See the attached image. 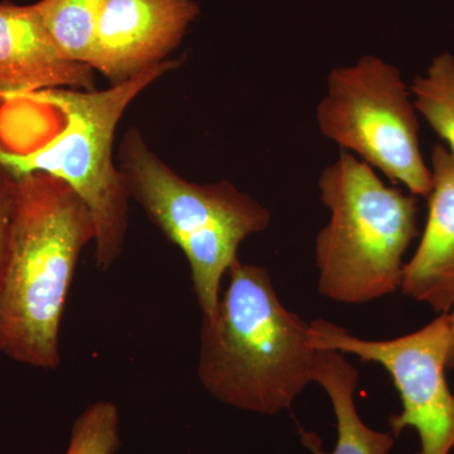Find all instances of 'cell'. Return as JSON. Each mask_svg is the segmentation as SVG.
I'll use <instances>...</instances> for the list:
<instances>
[{
	"label": "cell",
	"instance_id": "6",
	"mask_svg": "<svg viewBox=\"0 0 454 454\" xmlns=\"http://www.w3.org/2000/svg\"><path fill=\"white\" fill-rule=\"evenodd\" d=\"M316 118L321 133L340 151L402 184L411 195L428 197L432 172L420 148L418 112L395 66L364 56L333 68Z\"/></svg>",
	"mask_w": 454,
	"mask_h": 454
},
{
	"label": "cell",
	"instance_id": "1",
	"mask_svg": "<svg viewBox=\"0 0 454 454\" xmlns=\"http://www.w3.org/2000/svg\"><path fill=\"white\" fill-rule=\"evenodd\" d=\"M13 176L0 352L22 365L56 370L66 301L80 256L95 241L94 220L61 179L44 173Z\"/></svg>",
	"mask_w": 454,
	"mask_h": 454
},
{
	"label": "cell",
	"instance_id": "5",
	"mask_svg": "<svg viewBox=\"0 0 454 454\" xmlns=\"http://www.w3.org/2000/svg\"><path fill=\"white\" fill-rule=\"evenodd\" d=\"M318 186L331 214L316 240L319 293L363 304L396 292L403 258L418 236L417 197L387 186L369 164L343 151L322 170Z\"/></svg>",
	"mask_w": 454,
	"mask_h": 454
},
{
	"label": "cell",
	"instance_id": "8",
	"mask_svg": "<svg viewBox=\"0 0 454 454\" xmlns=\"http://www.w3.org/2000/svg\"><path fill=\"white\" fill-rule=\"evenodd\" d=\"M200 14L196 0H107L89 66L118 85L170 59Z\"/></svg>",
	"mask_w": 454,
	"mask_h": 454
},
{
	"label": "cell",
	"instance_id": "16",
	"mask_svg": "<svg viewBox=\"0 0 454 454\" xmlns=\"http://www.w3.org/2000/svg\"><path fill=\"white\" fill-rule=\"evenodd\" d=\"M450 317V351H448V367H454V312Z\"/></svg>",
	"mask_w": 454,
	"mask_h": 454
},
{
	"label": "cell",
	"instance_id": "2",
	"mask_svg": "<svg viewBox=\"0 0 454 454\" xmlns=\"http://www.w3.org/2000/svg\"><path fill=\"white\" fill-rule=\"evenodd\" d=\"M212 319L202 318V387L239 411L277 415L313 381L309 325L286 309L267 269L235 260Z\"/></svg>",
	"mask_w": 454,
	"mask_h": 454
},
{
	"label": "cell",
	"instance_id": "11",
	"mask_svg": "<svg viewBox=\"0 0 454 454\" xmlns=\"http://www.w3.org/2000/svg\"><path fill=\"white\" fill-rule=\"evenodd\" d=\"M313 381L330 396L337 422V443L333 452L322 448L315 432L300 428L301 441L312 454H389L395 443L391 432L372 429L361 420L355 404L358 372L343 357L342 352L316 348Z\"/></svg>",
	"mask_w": 454,
	"mask_h": 454
},
{
	"label": "cell",
	"instance_id": "3",
	"mask_svg": "<svg viewBox=\"0 0 454 454\" xmlns=\"http://www.w3.org/2000/svg\"><path fill=\"white\" fill-rule=\"evenodd\" d=\"M181 65L182 59H168L106 90L53 89L22 97L59 110L65 124L35 151L9 152L5 169L52 176L82 199L94 220L95 262L101 270L121 258L129 229L130 197L114 158L116 128L145 89Z\"/></svg>",
	"mask_w": 454,
	"mask_h": 454
},
{
	"label": "cell",
	"instance_id": "15",
	"mask_svg": "<svg viewBox=\"0 0 454 454\" xmlns=\"http://www.w3.org/2000/svg\"><path fill=\"white\" fill-rule=\"evenodd\" d=\"M13 177V173L0 167V298L4 288L9 262Z\"/></svg>",
	"mask_w": 454,
	"mask_h": 454
},
{
	"label": "cell",
	"instance_id": "12",
	"mask_svg": "<svg viewBox=\"0 0 454 454\" xmlns=\"http://www.w3.org/2000/svg\"><path fill=\"white\" fill-rule=\"evenodd\" d=\"M107 0H38L35 3L42 22L59 52L88 65L98 20Z\"/></svg>",
	"mask_w": 454,
	"mask_h": 454
},
{
	"label": "cell",
	"instance_id": "4",
	"mask_svg": "<svg viewBox=\"0 0 454 454\" xmlns=\"http://www.w3.org/2000/svg\"><path fill=\"white\" fill-rule=\"evenodd\" d=\"M116 162L130 200L186 256L202 318H214L239 247L268 229L270 211L231 182L200 184L182 177L138 128L125 131Z\"/></svg>",
	"mask_w": 454,
	"mask_h": 454
},
{
	"label": "cell",
	"instance_id": "17",
	"mask_svg": "<svg viewBox=\"0 0 454 454\" xmlns=\"http://www.w3.org/2000/svg\"><path fill=\"white\" fill-rule=\"evenodd\" d=\"M8 157L9 152L0 146V167H3V168H5V166H7Z\"/></svg>",
	"mask_w": 454,
	"mask_h": 454
},
{
	"label": "cell",
	"instance_id": "7",
	"mask_svg": "<svg viewBox=\"0 0 454 454\" xmlns=\"http://www.w3.org/2000/svg\"><path fill=\"white\" fill-rule=\"evenodd\" d=\"M310 346L352 354L384 367L395 385L402 411L389 418L390 432L417 430V454H450L454 450V394L448 387L450 317L441 315L422 330L394 340L352 336L325 319L309 324Z\"/></svg>",
	"mask_w": 454,
	"mask_h": 454
},
{
	"label": "cell",
	"instance_id": "9",
	"mask_svg": "<svg viewBox=\"0 0 454 454\" xmlns=\"http://www.w3.org/2000/svg\"><path fill=\"white\" fill-rule=\"evenodd\" d=\"M53 89L95 90V71L66 59L35 4L0 3V97Z\"/></svg>",
	"mask_w": 454,
	"mask_h": 454
},
{
	"label": "cell",
	"instance_id": "13",
	"mask_svg": "<svg viewBox=\"0 0 454 454\" xmlns=\"http://www.w3.org/2000/svg\"><path fill=\"white\" fill-rule=\"evenodd\" d=\"M417 112L428 122L454 158V57L443 52L432 59L411 86Z\"/></svg>",
	"mask_w": 454,
	"mask_h": 454
},
{
	"label": "cell",
	"instance_id": "10",
	"mask_svg": "<svg viewBox=\"0 0 454 454\" xmlns=\"http://www.w3.org/2000/svg\"><path fill=\"white\" fill-rule=\"evenodd\" d=\"M430 172L428 219L400 288L444 315L454 306V158L443 145L433 148Z\"/></svg>",
	"mask_w": 454,
	"mask_h": 454
},
{
	"label": "cell",
	"instance_id": "14",
	"mask_svg": "<svg viewBox=\"0 0 454 454\" xmlns=\"http://www.w3.org/2000/svg\"><path fill=\"white\" fill-rule=\"evenodd\" d=\"M121 447L118 406L100 400L89 405L74 420L65 454H116Z\"/></svg>",
	"mask_w": 454,
	"mask_h": 454
}]
</instances>
